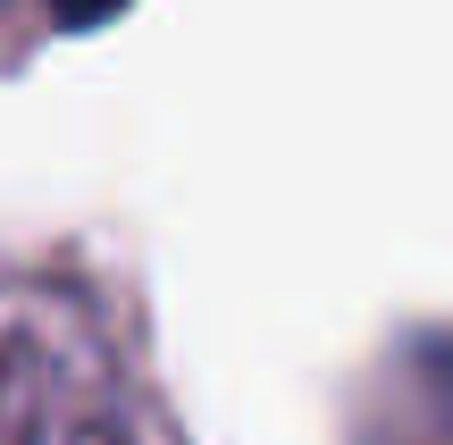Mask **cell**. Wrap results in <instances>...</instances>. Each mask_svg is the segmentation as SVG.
Here are the masks:
<instances>
[{"instance_id":"obj_1","label":"cell","mask_w":453,"mask_h":445,"mask_svg":"<svg viewBox=\"0 0 453 445\" xmlns=\"http://www.w3.org/2000/svg\"><path fill=\"white\" fill-rule=\"evenodd\" d=\"M0 445H168L160 403L84 295H34L0 328Z\"/></svg>"},{"instance_id":"obj_2","label":"cell","mask_w":453,"mask_h":445,"mask_svg":"<svg viewBox=\"0 0 453 445\" xmlns=\"http://www.w3.org/2000/svg\"><path fill=\"white\" fill-rule=\"evenodd\" d=\"M353 445H453V328L403 336L361 387Z\"/></svg>"},{"instance_id":"obj_3","label":"cell","mask_w":453,"mask_h":445,"mask_svg":"<svg viewBox=\"0 0 453 445\" xmlns=\"http://www.w3.org/2000/svg\"><path fill=\"white\" fill-rule=\"evenodd\" d=\"M42 9H50V26L84 34V26H110V17H127V0H42Z\"/></svg>"}]
</instances>
